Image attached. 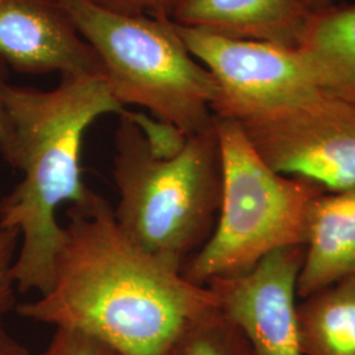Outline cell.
<instances>
[{
    "mask_svg": "<svg viewBox=\"0 0 355 355\" xmlns=\"http://www.w3.org/2000/svg\"><path fill=\"white\" fill-rule=\"evenodd\" d=\"M312 17L300 0H179L170 13L178 26L286 48L300 46Z\"/></svg>",
    "mask_w": 355,
    "mask_h": 355,
    "instance_id": "obj_10",
    "label": "cell"
},
{
    "mask_svg": "<svg viewBox=\"0 0 355 355\" xmlns=\"http://www.w3.org/2000/svg\"><path fill=\"white\" fill-rule=\"evenodd\" d=\"M233 123L277 173L312 180L328 192L354 186L353 103L313 87Z\"/></svg>",
    "mask_w": 355,
    "mask_h": 355,
    "instance_id": "obj_6",
    "label": "cell"
},
{
    "mask_svg": "<svg viewBox=\"0 0 355 355\" xmlns=\"http://www.w3.org/2000/svg\"><path fill=\"white\" fill-rule=\"evenodd\" d=\"M355 274V184L324 192L311 208L297 296Z\"/></svg>",
    "mask_w": 355,
    "mask_h": 355,
    "instance_id": "obj_11",
    "label": "cell"
},
{
    "mask_svg": "<svg viewBox=\"0 0 355 355\" xmlns=\"http://www.w3.org/2000/svg\"><path fill=\"white\" fill-rule=\"evenodd\" d=\"M305 6V8L309 12L316 15V13L327 11L331 7H336L338 4H341L343 0H300Z\"/></svg>",
    "mask_w": 355,
    "mask_h": 355,
    "instance_id": "obj_19",
    "label": "cell"
},
{
    "mask_svg": "<svg viewBox=\"0 0 355 355\" xmlns=\"http://www.w3.org/2000/svg\"><path fill=\"white\" fill-rule=\"evenodd\" d=\"M66 216L51 287L17 304L20 318L80 331L120 355H161L218 306L207 286L130 240L102 195Z\"/></svg>",
    "mask_w": 355,
    "mask_h": 355,
    "instance_id": "obj_1",
    "label": "cell"
},
{
    "mask_svg": "<svg viewBox=\"0 0 355 355\" xmlns=\"http://www.w3.org/2000/svg\"><path fill=\"white\" fill-rule=\"evenodd\" d=\"M0 58L29 76L103 74L58 0H0Z\"/></svg>",
    "mask_w": 355,
    "mask_h": 355,
    "instance_id": "obj_9",
    "label": "cell"
},
{
    "mask_svg": "<svg viewBox=\"0 0 355 355\" xmlns=\"http://www.w3.org/2000/svg\"><path fill=\"white\" fill-rule=\"evenodd\" d=\"M7 64L0 58V139L4 135L7 124V107H6V89H7Z\"/></svg>",
    "mask_w": 355,
    "mask_h": 355,
    "instance_id": "obj_18",
    "label": "cell"
},
{
    "mask_svg": "<svg viewBox=\"0 0 355 355\" xmlns=\"http://www.w3.org/2000/svg\"><path fill=\"white\" fill-rule=\"evenodd\" d=\"M305 245L270 254L249 271L207 283L220 311L257 355H303L297 333V278Z\"/></svg>",
    "mask_w": 355,
    "mask_h": 355,
    "instance_id": "obj_8",
    "label": "cell"
},
{
    "mask_svg": "<svg viewBox=\"0 0 355 355\" xmlns=\"http://www.w3.org/2000/svg\"><path fill=\"white\" fill-rule=\"evenodd\" d=\"M38 355H120L104 343L80 331L55 329L51 341Z\"/></svg>",
    "mask_w": 355,
    "mask_h": 355,
    "instance_id": "obj_16",
    "label": "cell"
},
{
    "mask_svg": "<svg viewBox=\"0 0 355 355\" xmlns=\"http://www.w3.org/2000/svg\"><path fill=\"white\" fill-rule=\"evenodd\" d=\"M161 355H257L241 329L218 306L183 330Z\"/></svg>",
    "mask_w": 355,
    "mask_h": 355,
    "instance_id": "obj_14",
    "label": "cell"
},
{
    "mask_svg": "<svg viewBox=\"0 0 355 355\" xmlns=\"http://www.w3.org/2000/svg\"><path fill=\"white\" fill-rule=\"evenodd\" d=\"M114 218L144 250L183 267L215 229L221 159L214 125L164 149L125 110L114 132Z\"/></svg>",
    "mask_w": 355,
    "mask_h": 355,
    "instance_id": "obj_3",
    "label": "cell"
},
{
    "mask_svg": "<svg viewBox=\"0 0 355 355\" xmlns=\"http://www.w3.org/2000/svg\"><path fill=\"white\" fill-rule=\"evenodd\" d=\"M296 313L303 355H355V274L308 295Z\"/></svg>",
    "mask_w": 355,
    "mask_h": 355,
    "instance_id": "obj_13",
    "label": "cell"
},
{
    "mask_svg": "<svg viewBox=\"0 0 355 355\" xmlns=\"http://www.w3.org/2000/svg\"><path fill=\"white\" fill-rule=\"evenodd\" d=\"M58 1L98 54L108 87L124 108H145L184 136L214 125L215 79L170 19L116 12L94 0Z\"/></svg>",
    "mask_w": 355,
    "mask_h": 355,
    "instance_id": "obj_4",
    "label": "cell"
},
{
    "mask_svg": "<svg viewBox=\"0 0 355 355\" xmlns=\"http://www.w3.org/2000/svg\"><path fill=\"white\" fill-rule=\"evenodd\" d=\"M19 243L17 230L0 227V355H29V349L7 327L8 315L17 306L12 267Z\"/></svg>",
    "mask_w": 355,
    "mask_h": 355,
    "instance_id": "obj_15",
    "label": "cell"
},
{
    "mask_svg": "<svg viewBox=\"0 0 355 355\" xmlns=\"http://www.w3.org/2000/svg\"><path fill=\"white\" fill-rule=\"evenodd\" d=\"M214 123L221 203L211 237L182 267L198 286L240 275L274 252L305 245L311 208L327 192L312 180L272 170L233 121L214 117Z\"/></svg>",
    "mask_w": 355,
    "mask_h": 355,
    "instance_id": "obj_5",
    "label": "cell"
},
{
    "mask_svg": "<svg viewBox=\"0 0 355 355\" xmlns=\"http://www.w3.org/2000/svg\"><path fill=\"white\" fill-rule=\"evenodd\" d=\"M297 49L321 89L355 104V1L313 15Z\"/></svg>",
    "mask_w": 355,
    "mask_h": 355,
    "instance_id": "obj_12",
    "label": "cell"
},
{
    "mask_svg": "<svg viewBox=\"0 0 355 355\" xmlns=\"http://www.w3.org/2000/svg\"><path fill=\"white\" fill-rule=\"evenodd\" d=\"M104 8L129 15H146L153 17L170 19L179 0H94Z\"/></svg>",
    "mask_w": 355,
    "mask_h": 355,
    "instance_id": "obj_17",
    "label": "cell"
},
{
    "mask_svg": "<svg viewBox=\"0 0 355 355\" xmlns=\"http://www.w3.org/2000/svg\"><path fill=\"white\" fill-rule=\"evenodd\" d=\"M3 158L21 180L0 199V227L20 234L12 267L17 292L49 291L64 239L60 208L86 207L99 193L82 177V146L103 116L121 114L103 74H64L51 89L7 85Z\"/></svg>",
    "mask_w": 355,
    "mask_h": 355,
    "instance_id": "obj_2",
    "label": "cell"
},
{
    "mask_svg": "<svg viewBox=\"0 0 355 355\" xmlns=\"http://www.w3.org/2000/svg\"><path fill=\"white\" fill-rule=\"evenodd\" d=\"M175 28L191 54L215 79L211 111L216 119L237 121L267 104L320 87L311 64L297 48Z\"/></svg>",
    "mask_w": 355,
    "mask_h": 355,
    "instance_id": "obj_7",
    "label": "cell"
}]
</instances>
